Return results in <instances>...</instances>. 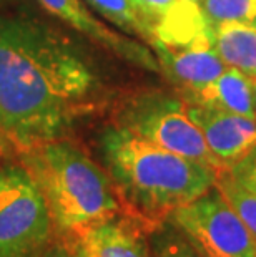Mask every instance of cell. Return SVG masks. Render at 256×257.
Returning <instances> with one entry per match:
<instances>
[{"label":"cell","mask_w":256,"mask_h":257,"mask_svg":"<svg viewBox=\"0 0 256 257\" xmlns=\"http://www.w3.org/2000/svg\"><path fill=\"white\" fill-rule=\"evenodd\" d=\"M182 98L193 105L218 108L256 119L253 80L230 67L211 83L192 91H182Z\"/></svg>","instance_id":"cell-12"},{"label":"cell","mask_w":256,"mask_h":257,"mask_svg":"<svg viewBox=\"0 0 256 257\" xmlns=\"http://www.w3.org/2000/svg\"><path fill=\"white\" fill-rule=\"evenodd\" d=\"M40 257H78V255L75 250L68 249L63 244H53V245L50 244Z\"/></svg>","instance_id":"cell-20"},{"label":"cell","mask_w":256,"mask_h":257,"mask_svg":"<svg viewBox=\"0 0 256 257\" xmlns=\"http://www.w3.org/2000/svg\"><path fill=\"white\" fill-rule=\"evenodd\" d=\"M39 4L50 15L70 25L78 34L85 35L89 40L112 52L118 58L148 72H161L153 50H150L145 43L133 40L130 35H123L110 29L105 22H102L92 12L85 0H39Z\"/></svg>","instance_id":"cell-7"},{"label":"cell","mask_w":256,"mask_h":257,"mask_svg":"<svg viewBox=\"0 0 256 257\" xmlns=\"http://www.w3.org/2000/svg\"><path fill=\"white\" fill-rule=\"evenodd\" d=\"M100 150L122 204L145 222L168 219L175 209L213 188L220 173L163 150L118 124L102 133Z\"/></svg>","instance_id":"cell-2"},{"label":"cell","mask_w":256,"mask_h":257,"mask_svg":"<svg viewBox=\"0 0 256 257\" xmlns=\"http://www.w3.org/2000/svg\"><path fill=\"white\" fill-rule=\"evenodd\" d=\"M213 30V48L230 68L256 78V22H228Z\"/></svg>","instance_id":"cell-13"},{"label":"cell","mask_w":256,"mask_h":257,"mask_svg":"<svg viewBox=\"0 0 256 257\" xmlns=\"http://www.w3.org/2000/svg\"><path fill=\"white\" fill-rule=\"evenodd\" d=\"M52 232L50 211L27 169L0 166V257H40Z\"/></svg>","instance_id":"cell-4"},{"label":"cell","mask_w":256,"mask_h":257,"mask_svg":"<svg viewBox=\"0 0 256 257\" xmlns=\"http://www.w3.org/2000/svg\"><path fill=\"white\" fill-rule=\"evenodd\" d=\"M215 186L223 194V198L236 211V214L241 217L244 226L249 229L256 240V194L239 184L228 169L218 173Z\"/></svg>","instance_id":"cell-15"},{"label":"cell","mask_w":256,"mask_h":257,"mask_svg":"<svg viewBox=\"0 0 256 257\" xmlns=\"http://www.w3.org/2000/svg\"><path fill=\"white\" fill-rule=\"evenodd\" d=\"M190 2H197V4H201L203 0H190Z\"/></svg>","instance_id":"cell-23"},{"label":"cell","mask_w":256,"mask_h":257,"mask_svg":"<svg viewBox=\"0 0 256 257\" xmlns=\"http://www.w3.org/2000/svg\"><path fill=\"white\" fill-rule=\"evenodd\" d=\"M163 73L180 85L182 91H192L215 81L226 70L213 43H197L185 48L155 47ZM180 91V93H182Z\"/></svg>","instance_id":"cell-10"},{"label":"cell","mask_w":256,"mask_h":257,"mask_svg":"<svg viewBox=\"0 0 256 257\" xmlns=\"http://www.w3.org/2000/svg\"><path fill=\"white\" fill-rule=\"evenodd\" d=\"M117 124L150 143L215 169H226L210 151L198 126L187 113L183 98L143 93L127 101Z\"/></svg>","instance_id":"cell-5"},{"label":"cell","mask_w":256,"mask_h":257,"mask_svg":"<svg viewBox=\"0 0 256 257\" xmlns=\"http://www.w3.org/2000/svg\"><path fill=\"white\" fill-rule=\"evenodd\" d=\"M17 153L58 232L77 236L92 224L122 212L123 204L108 173L67 136Z\"/></svg>","instance_id":"cell-3"},{"label":"cell","mask_w":256,"mask_h":257,"mask_svg":"<svg viewBox=\"0 0 256 257\" xmlns=\"http://www.w3.org/2000/svg\"><path fill=\"white\" fill-rule=\"evenodd\" d=\"M153 252L155 257H201L177 229L155 237Z\"/></svg>","instance_id":"cell-17"},{"label":"cell","mask_w":256,"mask_h":257,"mask_svg":"<svg viewBox=\"0 0 256 257\" xmlns=\"http://www.w3.org/2000/svg\"><path fill=\"white\" fill-rule=\"evenodd\" d=\"M5 146H9V143L5 141L4 135H2V131H0V150H2V148H5Z\"/></svg>","instance_id":"cell-21"},{"label":"cell","mask_w":256,"mask_h":257,"mask_svg":"<svg viewBox=\"0 0 256 257\" xmlns=\"http://www.w3.org/2000/svg\"><path fill=\"white\" fill-rule=\"evenodd\" d=\"M99 78L67 37L40 20L0 14V131L25 150L67 136L89 113Z\"/></svg>","instance_id":"cell-1"},{"label":"cell","mask_w":256,"mask_h":257,"mask_svg":"<svg viewBox=\"0 0 256 257\" xmlns=\"http://www.w3.org/2000/svg\"><path fill=\"white\" fill-rule=\"evenodd\" d=\"M253 91H254V108H256V78H253Z\"/></svg>","instance_id":"cell-22"},{"label":"cell","mask_w":256,"mask_h":257,"mask_svg":"<svg viewBox=\"0 0 256 257\" xmlns=\"http://www.w3.org/2000/svg\"><path fill=\"white\" fill-rule=\"evenodd\" d=\"M187 113L226 169L256 146V119L193 103H187Z\"/></svg>","instance_id":"cell-8"},{"label":"cell","mask_w":256,"mask_h":257,"mask_svg":"<svg viewBox=\"0 0 256 257\" xmlns=\"http://www.w3.org/2000/svg\"><path fill=\"white\" fill-rule=\"evenodd\" d=\"M228 171L239 184L256 194V146H253L235 165L228 168Z\"/></svg>","instance_id":"cell-18"},{"label":"cell","mask_w":256,"mask_h":257,"mask_svg":"<svg viewBox=\"0 0 256 257\" xmlns=\"http://www.w3.org/2000/svg\"><path fill=\"white\" fill-rule=\"evenodd\" d=\"M168 222L201 257H256V240L216 186L178 207Z\"/></svg>","instance_id":"cell-6"},{"label":"cell","mask_w":256,"mask_h":257,"mask_svg":"<svg viewBox=\"0 0 256 257\" xmlns=\"http://www.w3.org/2000/svg\"><path fill=\"white\" fill-rule=\"evenodd\" d=\"M87 5L107 22L118 27L125 35L138 37L151 45L153 32L140 15L132 0H85Z\"/></svg>","instance_id":"cell-14"},{"label":"cell","mask_w":256,"mask_h":257,"mask_svg":"<svg viewBox=\"0 0 256 257\" xmlns=\"http://www.w3.org/2000/svg\"><path fill=\"white\" fill-rule=\"evenodd\" d=\"M4 2H12V0H4Z\"/></svg>","instance_id":"cell-24"},{"label":"cell","mask_w":256,"mask_h":257,"mask_svg":"<svg viewBox=\"0 0 256 257\" xmlns=\"http://www.w3.org/2000/svg\"><path fill=\"white\" fill-rule=\"evenodd\" d=\"M197 43H213L211 25L201 12L200 4L175 0L155 25L151 50L155 47L185 48Z\"/></svg>","instance_id":"cell-11"},{"label":"cell","mask_w":256,"mask_h":257,"mask_svg":"<svg viewBox=\"0 0 256 257\" xmlns=\"http://www.w3.org/2000/svg\"><path fill=\"white\" fill-rule=\"evenodd\" d=\"M78 257H150L138 217L113 216L77 234Z\"/></svg>","instance_id":"cell-9"},{"label":"cell","mask_w":256,"mask_h":257,"mask_svg":"<svg viewBox=\"0 0 256 257\" xmlns=\"http://www.w3.org/2000/svg\"><path fill=\"white\" fill-rule=\"evenodd\" d=\"M200 7L211 27L228 22H256V0H203Z\"/></svg>","instance_id":"cell-16"},{"label":"cell","mask_w":256,"mask_h":257,"mask_svg":"<svg viewBox=\"0 0 256 257\" xmlns=\"http://www.w3.org/2000/svg\"><path fill=\"white\" fill-rule=\"evenodd\" d=\"M132 2L146 22V25L153 32L158 20L168 12V9L175 4V0H132Z\"/></svg>","instance_id":"cell-19"}]
</instances>
